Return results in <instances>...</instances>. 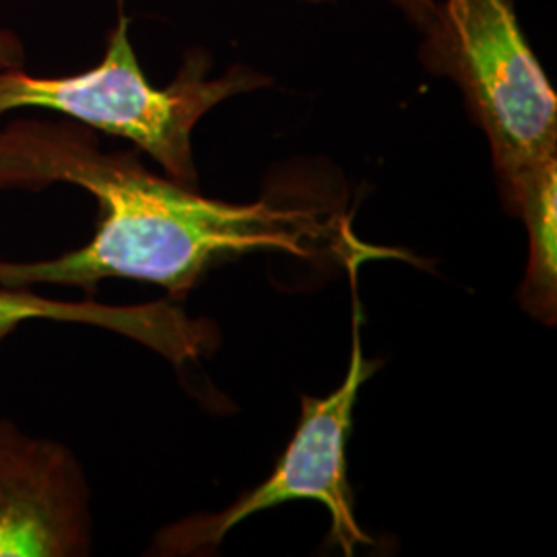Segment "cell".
Returning <instances> with one entry per match:
<instances>
[{
    "mask_svg": "<svg viewBox=\"0 0 557 557\" xmlns=\"http://www.w3.org/2000/svg\"><path fill=\"white\" fill-rule=\"evenodd\" d=\"M71 184L98 202L94 238L34 262L0 260V285H73L135 278L182 299L218 262L257 250L299 259L331 257L347 269L388 250L359 242L333 205L262 199L232 205L149 172L133 151H101L94 131L73 120L20 119L0 128V190Z\"/></svg>",
    "mask_w": 557,
    "mask_h": 557,
    "instance_id": "obj_1",
    "label": "cell"
},
{
    "mask_svg": "<svg viewBox=\"0 0 557 557\" xmlns=\"http://www.w3.org/2000/svg\"><path fill=\"white\" fill-rule=\"evenodd\" d=\"M421 59L457 81L490 139L504 205L524 220L557 200V98L524 40L512 0H444Z\"/></svg>",
    "mask_w": 557,
    "mask_h": 557,
    "instance_id": "obj_2",
    "label": "cell"
},
{
    "mask_svg": "<svg viewBox=\"0 0 557 557\" xmlns=\"http://www.w3.org/2000/svg\"><path fill=\"white\" fill-rule=\"evenodd\" d=\"M209 54L193 50L168 87L151 85L120 7L106 54L94 69L66 77H36L23 69L0 71V116L15 110L60 114L94 133L131 140L158 161L170 178L195 186V126L221 101L269 85L267 77L246 66H234L220 79H209Z\"/></svg>",
    "mask_w": 557,
    "mask_h": 557,
    "instance_id": "obj_3",
    "label": "cell"
},
{
    "mask_svg": "<svg viewBox=\"0 0 557 557\" xmlns=\"http://www.w3.org/2000/svg\"><path fill=\"white\" fill-rule=\"evenodd\" d=\"M354 319V354L347 376L329 397L301 398V418L296 434L269 479H264L259 487L242 494L230 508L218 515H197L165 527L153 543V554H211L242 520L294 499H314L326 506L331 515L329 541L337 545L345 556H354L358 545L372 543L354 512L345 448L354 428L359 388L372 379L380 361L363 358L359 304H356Z\"/></svg>",
    "mask_w": 557,
    "mask_h": 557,
    "instance_id": "obj_4",
    "label": "cell"
},
{
    "mask_svg": "<svg viewBox=\"0 0 557 557\" xmlns=\"http://www.w3.org/2000/svg\"><path fill=\"white\" fill-rule=\"evenodd\" d=\"M89 549V485L77 457L0 418V557H81Z\"/></svg>",
    "mask_w": 557,
    "mask_h": 557,
    "instance_id": "obj_5",
    "label": "cell"
},
{
    "mask_svg": "<svg viewBox=\"0 0 557 557\" xmlns=\"http://www.w3.org/2000/svg\"><path fill=\"white\" fill-rule=\"evenodd\" d=\"M27 320H57L108 329L139 341L176 366L207 354L218 338L209 322L190 320L168 301L103 306L91 299L64 301L46 298L25 287L0 285V341Z\"/></svg>",
    "mask_w": 557,
    "mask_h": 557,
    "instance_id": "obj_6",
    "label": "cell"
},
{
    "mask_svg": "<svg viewBox=\"0 0 557 557\" xmlns=\"http://www.w3.org/2000/svg\"><path fill=\"white\" fill-rule=\"evenodd\" d=\"M25 64V46L20 36L11 29L0 27V71L23 69Z\"/></svg>",
    "mask_w": 557,
    "mask_h": 557,
    "instance_id": "obj_7",
    "label": "cell"
},
{
    "mask_svg": "<svg viewBox=\"0 0 557 557\" xmlns=\"http://www.w3.org/2000/svg\"><path fill=\"white\" fill-rule=\"evenodd\" d=\"M398 9H403V13L419 25L421 29L428 27V23L434 17L436 13V4L434 0H393Z\"/></svg>",
    "mask_w": 557,
    "mask_h": 557,
    "instance_id": "obj_8",
    "label": "cell"
}]
</instances>
